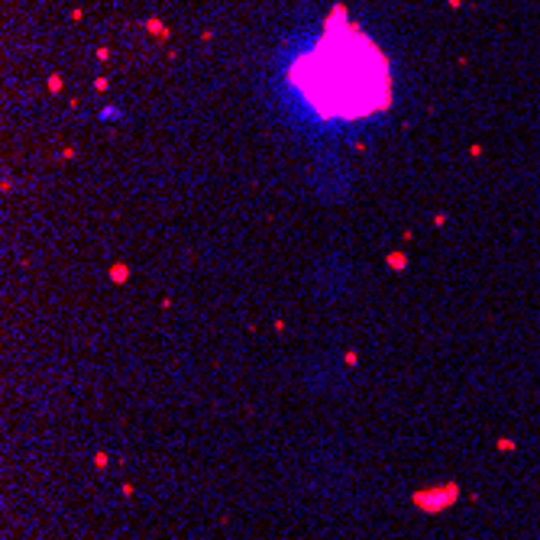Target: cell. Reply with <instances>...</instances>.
Segmentation results:
<instances>
[{
  "instance_id": "6da1fadb",
  "label": "cell",
  "mask_w": 540,
  "mask_h": 540,
  "mask_svg": "<svg viewBox=\"0 0 540 540\" xmlns=\"http://www.w3.org/2000/svg\"><path fill=\"white\" fill-rule=\"evenodd\" d=\"M291 78L298 94L330 120H359L388 101L385 58L353 29H327L311 52L301 55Z\"/></svg>"
}]
</instances>
